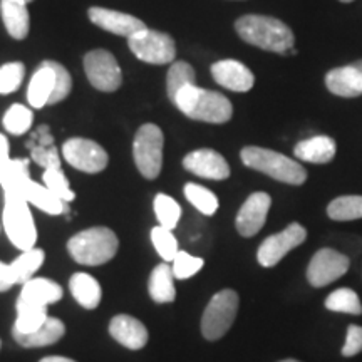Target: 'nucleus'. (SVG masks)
<instances>
[{
    "instance_id": "nucleus-48",
    "label": "nucleus",
    "mask_w": 362,
    "mask_h": 362,
    "mask_svg": "<svg viewBox=\"0 0 362 362\" xmlns=\"http://www.w3.org/2000/svg\"><path fill=\"white\" fill-rule=\"evenodd\" d=\"M341 2H346L347 4V2H352V0H341Z\"/></svg>"
},
{
    "instance_id": "nucleus-28",
    "label": "nucleus",
    "mask_w": 362,
    "mask_h": 362,
    "mask_svg": "<svg viewBox=\"0 0 362 362\" xmlns=\"http://www.w3.org/2000/svg\"><path fill=\"white\" fill-rule=\"evenodd\" d=\"M45 259V253L42 248H30V250L22 252L19 257L11 264L13 279L16 284L24 285L29 282L30 279H34V275L37 274V270L42 267Z\"/></svg>"
},
{
    "instance_id": "nucleus-10",
    "label": "nucleus",
    "mask_w": 362,
    "mask_h": 362,
    "mask_svg": "<svg viewBox=\"0 0 362 362\" xmlns=\"http://www.w3.org/2000/svg\"><path fill=\"white\" fill-rule=\"evenodd\" d=\"M84 72L89 83L103 93H112L123 84V72L110 51L94 49L84 56Z\"/></svg>"
},
{
    "instance_id": "nucleus-44",
    "label": "nucleus",
    "mask_w": 362,
    "mask_h": 362,
    "mask_svg": "<svg viewBox=\"0 0 362 362\" xmlns=\"http://www.w3.org/2000/svg\"><path fill=\"white\" fill-rule=\"evenodd\" d=\"M11 160V144H8L7 136L0 133V168H2L4 165H7Z\"/></svg>"
},
{
    "instance_id": "nucleus-31",
    "label": "nucleus",
    "mask_w": 362,
    "mask_h": 362,
    "mask_svg": "<svg viewBox=\"0 0 362 362\" xmlns=\"http://www.w3.org/2000/svg\"><path fill=\"white\" fill-rule=\"evenodd\" d=\"M27 178H30L29 161L27 160H11L0 168V187H2L6 197L13 194L22 181Z\"/></svg>"
},
{
    "instance_id": "nucleus-36",
    "label": "nucleus",
    "mask_w": 362,
    "mask_h": 362,
    "mask_svg": "<svg viewBox=\"0 0 362 362\" xmlns=\"http://www.w3.org/2000/svg\"><path fill=\"white\" fill-rule=\"evenodd\" d=\"M151 242L156 252L165 262H173L175 257L178 255V240L173 235V230L165 228V226L158 225L151 230Z\"/></svg>"
},
{
    "instance_id": "nucleus-12",
    "label": "nucleus",
    "mask_w": 362,
    "mask_h": 362,
    "mask_svg": "<svg viewBox=\"0 0 362 362\" xmlns=\"http://www.w3.org/2000/svg\"><path fill=\"white\" fill-rule=\"evenodd\" d=\"M307 240V230L300 223H291L282 232L270 235L260 243L257 260L264 269L275 267L288 252L302 245Z\"/></svg>"
},
{
    "instance_id": "nucleus-11",
    "label": "nucleus",
    "mask_w": 362,
    "mask_h": 362,
    "mask_svg": "<svg viewBox=\"0 0 362 362\" xmlns=\"http://www.w3.org/2000/svg\"><path fill=\"white\" fill-rule=\"evenodd\" d=\"M62 156L72 168L89 175L103 171L110 161V156L101 144L86 138L67 139L62 144Z\"/></svg>"
},
{
    "instance_id": "nucleus-40",
    "label": "nucleus",
    "mask_w": 362,
    "mask_h": 362,
    "mask_svg": "<svg viewBox=\"0 0 362 362\" xmlns=\"http://www.w3.org/2000/svg\"><path fill=\"white\" fill-rule=\"evenodd\" d=\"M51 66L54 67V71H56V89H54V94L51 96L49 104H56L64 101V99L69 96L72 89V78L69 71H67L62 64H59V62L51 61Z\"/></svg>"
},
{
    "instance_id": "nucleus-38",
    "label": "nucleus",
    "mask_w": 362,
    "mask_h": 362,
    "mask_svg": "<svg viewBox=\"0 0 362 362\" xmlns=\"http://www.w3.org/2000/svg\"><path fill=\"white\" fill-rule=\"evenodd\" d=\"M24 76L25 67L22 62H7L0 66V94L7 96V94L16 93L21 88Z\"/></svg>"
},
{
    "instance_id": "nucleus-15",
    "label": "nucleus",
    "mask_w": 362,
    "mask_h": 362,
    "mask_svg": "<svg viewBox=\"0 0 362 362\" xmlns=\"http://www.w3.org/2000/svg\"><path fill=\"white\" fill-rule=\"evenodd\" d=\"M6 198H22L25 200L29 205H34L39 210H42L44 214L49 215H64L67 214V203L62 202L61 198H57L51 189H49L45 185H39L33 181L30 178H27L22 181L19 185V188L13 192V194Z\"/></svg>"
},
{
    "instance_id": "nucleus-33",
    "label": "nucleus",
    "mask_w": 362,
    "mask_h": 362,
    "mask_svg": "<svg viewBox=\"0 0 362 362\" xmlns=\"http://www.w3.org/2000/svg\"><path fill=\"white\" fill-rule=\"evenodd\" d=\"M33 123H34L33 110H29L27 106H22L19 103L12 104V106L6 111V115H4V119H2L4 128H6L7 133H11L13 136L25 134L27 131L30 129Z\"/></svg>"
},
{
    "instance_id": "nucleus-45",
    "label": "nucleus",
    "mask_w": 362,
    "mask_h": 362,
    "mask_svg": "<svg viewBox=\"0 0 362 362\" xmlns=\"http://www.w3.org/2000/svg\"><path fill=\"white\" fill-rule=\"evenodd\" d=\"M39 362H76L69 359V357H62V356H49V357H44V359H40Z\"/></svg>"
},
{
    "instance_id": "nucleus-19",
    "label": "nucleus",
    "mask_w": 362,
    "mask_h": 362,
    "mask_svg": "<svg viewBox=\"0 0 362 362\" xmlns=\"http://www.w3.org/2000/svg\"><path fill=\"white\" fill-rule=\"evenodd\" d=\"M56 89V71L51 66V61H44L39 69L30 78L27 88V101L34 110H42L51 101V96Z\"/></svg>"
},
{
    "instance_id": "nucleus-13",
    "label": "nucleus",
    "mask_w": 362,
    "mask_h": 362,
    "mask_svg": "<svg viewBox=\"0 0 362 362\" xmlns=\"http://www.w3.org/2000/svg\"><path fill=\"white\" fill-rule=\"evenodd\" d=\"M270 205H272V198L269 193L265 192L252 193L245 200V203H243L242 208H240L237 218H235L237 232L245 238L255 237V235L264 228Z\"/></svg>"
},
{
    "instance_id": "nucleus-4",
    "label": "nucleus",
    "mask_w": 362,
    "mask_h": 362,
    "mask_svg": "<svg viewBox=\"0 0 362 362\" xmlns=\"http://www.w3.org/2000/svg\"><path fill=\"white\" fill-rule=\"evenodd\" d=\"M240 158L248 168L260 171V173L270 176L280 183L298 187L307 181V171L300 163L282 155V153L274 151V149L245 146L240 151Z\"/></svg>"
},
{
    "instance_id": "nucleus-9",
    "label": "nucleus",
    "mask_w": 362,
    "mask_h": 362,
    "mask_svg": "<svg viewBox=\"0 0 362 362\" xmlns=\"http://www.w3.org/2000/svg\"><path fill=\"white\" fill-rule=\"evenodd\" d=\"M351 269L349 255L332 247H324L317 250L307 265L305 277L314 288H322L325 285L336 282Z\"/></svg>"
},
{
    "instance_id": "nucleus-51",
    "label": "nucleus",
    "mask_w": 362,
    "mask_h": 362,
    "mask_svg": "<svg viewBox=\"0 0 362 362\" xmlns=\"http://www.w3.org/2000/svg\"><path fill=\"white\" fill-rule=\"evenodd\" d=\"M0 347H2V341H0Z\"/></svg>"
},
{
    "instance_id": "nucleus-50",
    "label": "nucleus",
    "mask_w": 362,
    "mask_h": 362,
    "mask_svg": "<svg viewBox=\"0 0 362 362\" xmlns=\"http://www.w3.org/2000/svg\"><path fill=\"white\" fill-rule=\"evenodd\" d=\"M0 230H2V223H0Z\"/></svg>"
},
{
    "instance_id": "nucleus-17",
    "label": "nucleus",
    "mask_w": 362,
    "mask_h": 362,
    "mask_svg": "<svg viewBox=\"0 0 362 362\" xmlns=\"http://www.w3.org/2000/svg\"><path fill=\"white\" fill-rule=\"evenodd\" d=\"M211 76L225 89L235 93H247L255 84V76L245 64L235 59H223L211 66Z\"/></svg>"
},
{
    "instance_id": "nucleus-2",
    "label": "nucleus",
    "mask_w": 362,
    "mask_h": 362,
    "mask_svg": "<svg viewBox=\"0 0 362 362\" xmlns=\"http://www.w3.org/2000/svg\"><path fill=\"white\" fill-rule=\"evenodd\" d=\"M235 29L247 44L270 52L287 54L296 42L291 27L274 17L243 16L237 21Z\"/></svg>"
},
{
    "instance_id": "nucleus-49",
    "label": "nucleus",
    "mask_w": 362,
    "mask_h": 362,
    "mask_svg": "<svg viewBox=\"0 0 362 362\" xmlns=\"http://www.w3.org/2000/svg\"><path fill=\"white\" fill-rule=\"evenodd\" d=\"M25 2H27V4H29V2H33V0H25Z\"/></svg>"
},
{
    "instance_id": "nucleus-14",
    "label": "nucleus",
    "mask_w": 362,
    "mask_h": 362,
    "mask_svg": "<svg viewBox=\"0 0 362 362\" xmlns=\"http://www.w3.org/2000/svg\"><path fill=\"white\" fill-rule=\"evenodd\" d=\"M183 168L200 178L221 181L230 178V166L218 151L202 148L183 158Z\"/></svg>"
},
{
    "instance_id": "nucleus-23",
    "label": "nucleus",
    "mask_w": 362,
    "mask_h": 362,
    "mask_svg": "<svg viewBox=\"0 0 362 362\" xmlns=\"http://www.w3.org/2000/svg\"><path fill=\"white\" fill-rule=\"evenodd\" d=\"M66 334V325L62 320L56 319V317H49L45 322L40 325L37 330L30 334H19V332H12L16 342L22 347H44V346H52L61 341Z\"/></svg>"
},
{
    "instance_id": "nucleus-18",
    "label": "nucleus",
    "mask_w": 362,
    "mask_h": 362,
    "mask_svg": "<svg viewBox=\"0 0 362 362\" xmlns=\"http://www.w3.org/2000/svg\"><path fill=\"white\" fill-rule=\"evenodd\" d=\"M110 334L116 342H119L121 346L131 351L143 349L148 342L146 325L128 314L112 317L110 322Z\"/></svg>"
},
{
    "instance_id": "nucleus-43",
    "label": "nucleus",
    "mask_w": 362,
    "mask_h": 362,
    "mask_svg": "<svg viewBox=\"0 0 362 362\" xmlns=\"http://www.w3.org/2000/svg\"><path fill=\"white\" fill-rule=\"evenodd\" d=\"M16 285V279H13L11 264H4L0 262V292H7Z\"/></svg>"
},
{
    "instance_id": "nucleus-8",
    "label": "nucleus",
    "mask_w": 362,
    "mask_h": 362,
    "mask_svg": "<svg viewBox=\"0 0 362 362\" xmlns=\"http://www.w3.org/2000/svg\"><path fill=\"white\" fill-rule=\"evenodd\" d=\"M128 45L131 52L139 61L148 62V64H170L176 57V45L173 37L165 33H160V30L148 29V27L128 37Z\"/></svg>"
},
{
    "instance_id": "nucleus-34",
    "label": "nucleus",
    "mask_w": 362,
    "mask_h": 362,
    "mask_svg": "<svg viewBox=\"0 0 362 362\" xmlns=\"http://www.w3.org/2000/svg\"><path fill=\"white\" fill-rule=\"evenodd\" d=\"M153 208H155L156 218L160 221L161 226L173 230L175 226L178 225V221L181 218V206L175 198L170 197V194H156L155 202H153Z\"/></svg>"
},
{
    "instance_id": "nucleus-26",
    "label": "nucleus",
    "mask_w": 362,
    "mask_h": 362,
    "mask_svg": "<svg viewBox=\"0 0 362 362\" xmlns=\"http://www.w3.org/2000/svg\"><path fill=\"white\" fill-rule=\"evenodd\" d=\"M69 291L74 300L84 309L93 310L101 304V285L93 275L86 274V272H78V274L72 275L69 280Z\"/></svg>"
},
{
    "instance_id": "nucleus-7",
    "label": "nucleus",
    "mask_w": 362,
    "mask_h": 362,
    "mask_svg": "<svg viewBox=\"0 0 362 362\" xmlns=\"http://www.w3.org/2000/svg\"><path fill=\"white\" fill-rule=\"evenodd\" d=\"M163 146H165V136L160 126L148 123L136 131L133 156L136 168L146 180H156L161 173Z\"/></svg>"
},
{
    "instance_id": "nucleus-41",
    "label": "nucleus",
    "mask_w": 362,
    "mask_h": 362,
    "mask_svg": "<svg viewBox=\"0 0 362 362\" xmlns=\"http://www.w3.org/2000/svg\"><path fill=\"white\" fill-rule=\"evenodd\" d=\"M362 352V327L351 324L346 332V344H344L341 354L344 357H354Z\"/></svg>"
},
{
    "instance_id": "nucleus-22",
    "label": "nucleus",
    "mask_w": 362,
    "mask_h": 362,
    "mask_svg": "<svg viewBox=\"0 0 362 362\" xmlns=\"http://www.w3.org/2000/svg\"><path fill=\"white\" fill-rule=\"evenodd\" d=\"M337 146L330 136H312L309 139L297 143L293 148V155L297 160L314 163V165H325V163L332 161L336 156Z\"/></svg>"
},
{
    "instance_id": "nucleus-5",
    "label": "nucleus",
    "mask_w": 362,
    "mask_h": 362,
    "mask_svg": "<svg viewBox=\"0 0 362 362\" xmlns=\"http://www.w3.org/2000/svg\"><path fill=\"white\" fill-rule=\"evenodd\" d=\"M2 228L7 238L21 252L30 250L37 242V228L30 205L22 198H6L2 214Z\"/></svg>"
},
{
    "instance_id": "nucleus-47",
    "label": "nucleus",
    "mask_w": 362,
    "mask_h": 362,
    "mask_svg": "<svg viewBox=\"0 0 362 362\" xmlns=\"http://www.w3.org/2000/svg\"><path fill=\"white\" fill-rule=\"evenodd\" d=\"M280 362H300V361H297V359H284V361H280Z\"/></svg>"
},
{
    "instance_id": "nucleus-24",
    "label": "nucleus",
    "mask_w": 362,
    "mask_h": 362,
    "mask_svg": "<svg viewBox=\"0 0 362 362\" xmlns=\"http://www.w3.org/2000/svg\"><path fill=\"white\" fill-rule=\"evenodd\" d=\"M24 300L30 302V304L47 307L51 304H56L62 298V287L57 282L51 279L34 277L29 282L22 285L21 296Z\"/></svg>"
},
{
    "instance_id": "nucleus-46",
    "label": "nucleus",
    "mask_w": 362,
    "mask_h": 362,
    "mask_svg": "<svg viewBox=\"0 0 362 362\" xmlns=\"http://www.w3.org/2000/svg\"><path fill=\"white\" fill-rule=\"evenodd\" d=\"M356 67H357V69H359L361 72H362V61H359V62H356V64H354Z\"/></svg>"
},
{
    "instance_id": "nucleus-25",
    "label": "nucleus",
    "mask_w": 362,
    "mask_h": 362,
    "mask_svg": "<svg viewBox=\"0 0 362 362\" xmlns=\"http://www.w3.org/2000/svg\"><path fill=\"white\" fill-rule=\"evenodd\" d=\"M175 280L176 279H175L173 269H171L168 262L156 265L148 280L149 297H151L156 304H171V302H175L176 298Z\"/></svg>"
},
{
    "instance_id": "nucleus-29",
    "label": "nucleus",
    "mask_w": 362,
    "mask_h": 362,
    "mask_svg": "<svg viewBox=\"0 0 362 362\" xmlns=\"http://www.w3.org/2000/svg\"><path fill=\"white\" fill-rule=\"evenodd\" d=\"M327 215L334 221L362 218V197L361 194H346V197L334 198L327 206Z\"/></svg>"
},
{
    "instance_id": "nucleus-42",
    "label": "nucleus",
    "mask_w": 362,
    "mask_h": 362,
    "mask_svg": "<svg viewBox=\"0 0 362 362\" xmlns=\"http://www.w3.org/2000/svg\"><path fill=\"white\" fill-rule=\"evenodd\" d=\"M33 160L37 163V165L42 166L44 170L51 168H61V160H59L57 149L54 146H37L33 149Z\"/></svg>"
},
{
    "instance_id": "nucleus-27",
    "label": "nucleus",
    "mask_w": 362,
    "mask_h": 362,
    "mask_svg": "<svg viewBox=\"0 0 362 362\" xmlns=\"http://www.w3.org/2000/svg\"><path fill=\"white\" fill-rule=\"evenodd\" d=\"M16 310H17V317H16V324H13L12 332L30 334L34 332V330H37L40 325L49 319L47 307L30 304V302L24 300L22 297L17 298Z\"/></svg>"
},
{
    "instance_id": "nucleus-16",
    "label": "nucleus",
    "mask_w": 362,
    "mask_h": 362,
    "mask_svg": "<svg viewBox=\"0 0 362 362\" xmlns=\"http://www.w3.org/2000/svg\"><path fill=\"white\" fill-rule=\"evenodd\" d=\"M88 16L93 24L107 30V33L124 35V37H131V35L139 33V30H143L146 27L144 22L138 19V17L104 7H90L88 11Z\"/></svg>"
},
{
    "instance_id": "nucleus-1",
    "label": "nucleus",
    "mask_w": 362,
    "mask_h": 362,
    "mask_svg": "<svg viewBox=\"0 0 362 362\" xmlns=\"http://www.w3.org/2000/svg\"><path fill=\"white\" fill-rule=\"evenodd\" d=\"M171 101L189 119L203 123L223 124L232 119L233 115V106L228 98L216 90L198 88L197 84L185 86Z\"/></svg>"
},
{
    "instance_id": "nucleus-21",
    "label": "nucleus",
    "mask_w": 362,
    "mask_h": 362,
    "mask_svg": "<svg viewBox=\"0 0 362 362\" xmlns=\"http://www.w3.org/2000/svg\"><path fill=\"white\" fill-rule=\"evenodd\" d=\"M0 16L12 39L22 40L29 35L30 16L25 0H0Z\"/></svg>"
},
{
    "instance_id": "nucleus-3",
    "label": "nucleus",
    "mask_w": 362,
    "mask_h": 362,
    "mask_svg": "<svg viewBox=\"0 0 362 362\" xmlns=\"http://www.w3.org/2000/svg\"><path fill=\"white\" fill-rule=\"evenodd\" d=\"M119 248V240L107 226H93L76 233L67 242V252L72 260L81 265L96 267L115 259Z\"/></svg>"
},
{
    "instance_id": "nucleus-6",
    "label": "nucleus",
    "mask_w": 362,
    "mask_h": 362,
    "mask_svg": "<svg viewBox=\"0 0 362 362\" xmlns=\"http://www.w3.org/2000/svg\"><path fill=\"white\" fill-rule=\"evenodd\" d=\"M240 297L232 288L216 292L202 317V334L206 341H218L228 332L238 314Z\"/></svg>"
},
{
    "instance_id": "nucleus-37",
    "label": "nucleus",
    "mask_w": 362,
    "mask_h": 362,
    "mask_svg": "<svg viewBox=\"0 0 362 362\" xmlns=\"http://www.w3.org/2000/svg\"><path fill=\"white\" fill-rule=\"evenodd\" d=\"M44 185L47 187L51 192L56 194L57 198H61L62 202L71 203L76 198V193L71 189L69 180L66 178L64 171L61 168H51V170H45L42 175Z\"/></svg>"
},
{
    "instance_id": "nucleus-35",
    "label": "nucleus",
    "mask_w": 362,
    "mask_h": 362,
    "mask_svg": "<svg viewBox=\"0 0 362 362\" xmlns=\"http://www.w3.org/2000/svg\"><path fill=\"white\" fill-rule=\"evenodd\" d=\"M188 84L194 83V71L193 67L185 61L173 62L166 76V90H168V98L173 99L180 89H183Z\"/></svg>"
},
{
    "instance_id": "nucleus-30",
    "label": "nucleus",
    "mask_w": 362,
    "mask_h": 362,
    "mask_svg": "<svg viewBox=\"0 0 362 362\" xmlns=\"http://www.w3.org/2000/svg\"><path fill=\"white\" fill-rule=\"evenodd\" d=\"M325 309L330 312H341V314L349 315H362L361 298L352 288L342 287L329 293L324 302Z\"/></svg>"
},
{
    "instance_id": "nucleus-20",
    "label": "nucleus",
    "mask_w": 362,
    "mask_h": 362,
    "mask_svg": "<svg viewBox=\"0 0 362 362\" xmlns=\"http://www.w3.org/2000/svg\"><path fill=\"white\" fill-rule=\"evenodd\" d=\"M325 86L336 96H362V72L356 66L337 67V69L327 72V76H325Z\"/></svg>"
},
{
    "instance_id": "nucleus-39",
    "label": "nucleus",
    "mask_w": 362,
    "mask_h": 362,
    "mask_svg": "<svg viewBox=\"0 0 362 362\" xmlns=\"http://www.w3.org/2000/svg\"><path fill=\"white\" fill-rule=\"evenodd\" d=\"M203 265H205V260L188 252H178V255L171 262V269H173L176 280L192 279L203 269Z\"/></svg>"
},
{
    "instance_id": "nucleus-32",
    "label": "nucleus",
    "mask_w": 362,
    "mask_h": 362,
    "mask_svg": "<svg viewBox=\"0 0 362 362\" xmlns=\"http://www.w3.org/2000/svg\"><path fill=\"white\" fill-rule=\"evenodd\" d=\"M185 197H187V200L192 203L200 214L206 216L215 215L220 206L216 194L211 192V189L197 183H187V187H185Z\"/></svg>"
}]
</instances>
